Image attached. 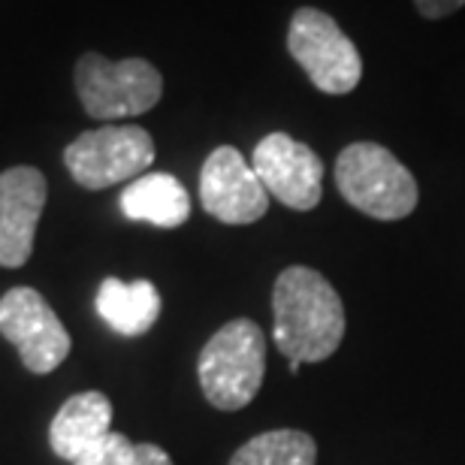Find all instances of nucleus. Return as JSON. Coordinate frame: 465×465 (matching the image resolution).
Segmentation results:
<instances>
[{"mask_svg": "<svg viewBox=\"0 0 465 465\" xmlns=\"http://www.w3.org/2000/svg\"><path fill=\"white\" fill-rule=\"evenodd\" d=\"M130 465H173L170 453L163 448H157L152 441H139L134 448V462Z\"/></svg>", "mask_w": 465, "mask_h": 465, "instance_id": "nucleus-17", "label": "nucleus"}, {"mask_svg": "<svg viewBox=\"0 0 465 465\" xmlns=\"http://www.w3.org/2000/svg\"><path fill=\"white\" fill-rule=\"evenodd\" d=\"M266 375V336L254 321L224 323L200 351L197 378L203 396L218 411H239L254 402Z\"/></svg>", "mask_w": 465, "mask_h": 465, "instance_id": "nucleus-2", "label": "nucleus"}, {"mask_svg": "<svg viewBox=\"0 0 465 465\" xmlns=\"http://www.w3.org/2000/svg\"><path fill=\"white\" fill-rule=\"evenodd\" d=\"M230 465H318V444L302 430L260 432L232 453Z\"/></svg>", "mask_w": 465, "mask_h": 465, "instance_id": "nucleus-14", "label": "nucleus"}, {"mask_svg": "<svg viewBox=\"0 0 465 465\" xmlns=\"http://www.w3.org/2000/svg\"><path fill=\"white\" fill-rule=\"evenodd\" d=\"M251 166L269 197L287 209L312 212L323 197V161L309 145L287 134H269L257 143Z\"/></svg>", "mask_w": 465, "mask_h": 465, "instance_id": "nucleus-9", "label": "nucleus"}, {"mask_svg": "<svg viewBox=\"0 0 465 465\" xmlns=\"http://www.w3.org/2000/svg\"><path fill=\"white\" fill-rule=\"evenodd\" d=\"M275 348L291 360L296 375L302 362H321L339 351L348 321L345 305L327 278L309 266H287L272 287Z\"/></svg>", "mask_w": 465, "mask_h": 465, "instance_id": "nucleus-1", "label": "nucleus"}, {"mask_svg": "<svg viewBox=\"0 0 465 465\" xmlns=\"http://www.w3.org/2000/svg\"><path fill=\"white\" fill-rule=\"evenodd\" d=\"M97 314L121 336L139 339L161 318V293L148 278L139 282L104 278L97 291Z\"/></svg>", "mask_w": 465, "mask_h": 465, "instance_id": "nucleus-13", "label": "nucleus"}, {"mask_svg": "<svg viewBox=\"0 0 465 465\" xmlns=\"http://www.w3.org/2000/svg\"><path fill=\"white\" fill-rule=\"evenodd\" d=\"M121 212L130 221L175 230L191 218V197L170 173H145L121 191Z\"/></svg>", "mask_w": 465, "mask_h": 465, "instance_id": "nucleus-12", "label": "nucleus"}, {"mask_svg": "<svg viewBox=\"0 0 465 465\" xmlns=\"http://www.w3.org/2000/svg\"><path fill=\"white\" fill-rule=\"evenodd\" d=\"M76 91L91 118H136L161 104L163 76L145 58L109 61L100 52H85L76 64Z\"/></svg>", "mask_w": 465, "mask_h": 465, "instance_id": "nucleus-4", "label": "nucleus"}, {"mask_svg": "<svg viewBox=\"0 0 465 465\" xmlns=\"http://www.w3.org/2000/svg\"><path fill=\"white\" fill-rule=\"evenodd\" d=\"M414 6L423 18H432L435 22V18H448L457 9H462L465 0H414Z\"/></svg>", "mask_w": 465, "mask_h": 465, "instance_id": "nucleus-16", "label": "nucleus"}, {"mask_svg": "<svg viewBox=\"0 0 465 465\" xmlns=\"http://www.w3.org/2000/svg\"><path fill=\"white\" fill-rule=\"evenodd\" d=\"M287 52L323 94H351L362 79L360 49L323 9H296L287 27Z\"/></svg>", "mask_w": 465, "mask_h": 465, "instance_id": "nucleus-5", "label": "nucleus"}, {"mask_svg": "<svg viewBox=\"0 0 465 465\" xmlns=\"http://www.w3.org/2000/svg\"><path fill=\"white\" fill-rule=\"evenodd\" d=\"M45 197V175L36 166L0 173V266L18 269L31 260Z\"/></svg>", "mask_w": 465, "mask_h": 465, "instance_id": "nucleus-10", "label": "nucleus"}, {"mask_svg": "<svg viewBox=\"0 0 465 465\" xmlns=\"http://www.w3.org/2000/svg\"><path fill=\"white\" fill-rule=\"evenodd\" d=\"M109 432H113V402L100 390H85L58 408L49 426V444L54 457L73 462L97 441H104Z\"/></svg>", "mask_w": 465, "mask_h": 465, "instance_id": "nucleus-11", "label": "nucleus"}, {"mask_svg": "<svg viewBox=\"0 0 465 465\" xmlns=\"http://www.w3.org/2000/svg\"><path fill=\"white\" fill-rule=\"evenodd\" d=\"M336 188L362 215L402 221L420 203L411 170L378 143H353L336 161Z\"/></svg>", "mask_w": 465, "mask_h": 465, "instance_id": "nucleus-3", "label": "nucleus"}, {"mask_svg": "<svg viewBox=\"0 0 465 465\" xmlns=\"http://www.w3.org/2000/svg\"><path fill=\"white\" fill-rule=\"evenodd\" d=\"M134 448H136V441H130L127 435L109 432L104 441H97L94 448L85 450L70 465H130L134 462Z\"/></svg>", "mask_w": 465, "mask_h": 465, "instance_id": "nucleus-15", "label": "nucleus"}, {"mask_svg": "<svg viewBox=\"0 0 465 465\" xmlns=\"http://www.w3.org/2000/svg\"><path fill=\"white\" fill-rule=\"evenodd\" d=\"M200 203L221 224L242 227L266 215L269 193L239 148L218 145L200 170Z\"/></svg>", "mask_w": 465, "mask_h": 465, "instance_id": "nucleus-8", "label": "nucleus"}, {"mask_svg": "<svg viewBox=\"0 0 465 465\" xmlns=\"http://www.w3.org/2000/svg\"><path fill=\"white\" fill-rule=\"evenodd\" d=\"M0 336L15 345L25 369L49 375L67 360L70 332L34 287H13L0 296Z\"/></svg>", "mask_w": 465, "mask_h": 465, "instance_id": "nucleus-7", "label": "nucleus"}, {"mask_svg": "<svg viewBox=\"0 0 465 465\" xmlns=\"http://www.w3.org/2000/svg\"><path fill=\"white\" fill-rule=\"evenodd\" d=\"M73 182L88 191H104L145 175L154 163V139L145 127L106 124L79 134L64 152Z\"/></svg>", "mask_w": 465, "mask_h": 465, "instance_id": "nucleus-6", "label": "nucleus"}]
</instances>
